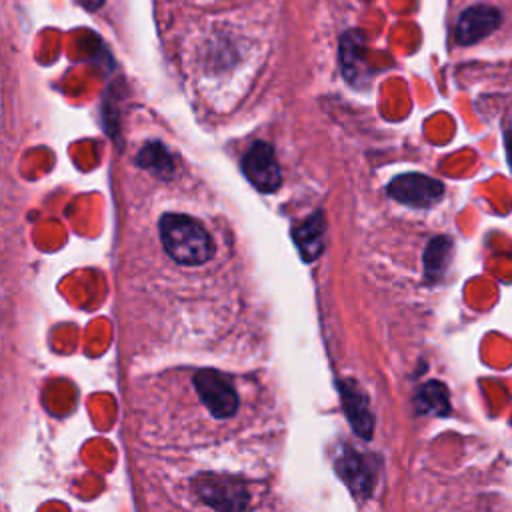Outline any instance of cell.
I'll return each instance as SVG.
<instances>
[{
  "label": "cell",
  "mask_w": 512,
  "mask_h": 512,
  "mask_svg": "<svg viewBox=\"0 0 512 512\" xmlns=\"http://www.w3.org/2000/svg\"><path fill=\"white\" fill-rule=\"evenodd\" d=\"M324 238V216L322 212H314L304 224L294 230V240L306 260H314L322 252Z\"/></svg>",
  "instance_id": "8"
},
{
  "label": "cell",
  "mask_w": 512,
  "mask_h": 512,
  "mask_svg": "<svg viewBox=\"0 0 512 512\" xmlns=\"http://www.w3.org/2000/svg\"><path fill=\"white\" fill-rule=\"evenodd\" d=\"M502 24V12L492 4H474L460 12L454 26V40L470 46L490 36Z\"/></svg>",
  "instance_id": "6"
},
{
  "label": "cell",
  "mask_w": 512,
  "mask_h": 512,
  "mask_svg": "<svg viewBox=\"0 0 512 512\" xmlns=\"http://www.w3.org/2000/svg\"><path fill=\"white\" fill-rule=\"evenodd\" d=\"M450 252H452V242L446 236H438L428 244L424 252V268L428 278H436L444 272Z\"/></svg>",
  "instance_id": "11"
},
{
  "label": "cell",
  "mask_w": 512,
  "mask_h": 512,
  "mask_svg": "<svg viewBox=\"0 0 512 512\" xmlns=\"http://www.w3.org/2000/svg\"><path fill=\"white\" fill-rule=\"evenodd\" d=\"M82 4L88 8V10H96L104 4V0H82Z\"/></svg>",
  "instance_id": "13"
},
{
  "label": "cell",
  "mask_w": 512,
  "mask_h": 512,
  "mask_svg": "<svg viewBox=\"0 0 512 512\" xmlns=\"http://www.w3.org/2000/svg\"><path fill=\"white\" fill-rule=\"evenodd\" d=\"M160 240L170 258L180 264H204L214 256V242L206 228L184 214L160 218Z\"/></svg>",
  "instance_id": "1"
},
{
  "label": "cell",
  "mask_w": 512,
  "mask_h": 512,
  "mask_svg": "<svg viewBox=\"0 0 512 512\" xmlns=\"http://www.w3.org/2000/svg\"><path fill=\"white\" fill-rule=\"evenodd\" d=\"M338 470H340V476L354 488H368L370 482H368V472H366V466L364 462L360 460L358 454H348L344 456L340 462H338Z\"/></svg>",
  "instance_id": "12"
},
{
  "label": "cell",
  "mask_w": 512,
  "mask_h": 512,
  "mask_svg": "<svg viewBox=\"0 0 512 512\" xmlns=\"http://www.w3.org/2000/svg\"><path fill=\"white\" fill-rule=\"evenodd\" d=\"M196 492L218 512H244L248 504L246 486L232 476L204 474L196 480Z\"/></svg>",
  "instance_id": "3"
},
{
  "label": "cell",
  "mask_w": 512,
  "mask_h": 512,
  "mask_svg": "<svg viewBox=\"0 0 512 512\" xmlns=\"http://www.w3.org/2000/svg\"><path fill=\"white\" fill-rule=\"evenodd\" d=\"M194 388L214 418H228L238 408V394L232 380L218 370H198Z\"/></svg>",
  "instance_id": "2"
},
{
  "label": "cell",
  "mask_w": 512,
  "mask_h": 512,
  "mask_svg": "<svg viewBox=\"0 0 512 512\" xmlns=\"http://www.w3.org/2000/svg\"><path fill=\"white\" fill-rule=\"evenodd\" d=\"M136 164L154 172L156 176L168 178L174 172L172 156L160 142H148L136 156Z\"/></svg>",
  "instance_id": "9"
},
{
  "label": "cell",
  "mask_w": 512,
  "mask_h": 512,
  "mask_svg": "<svg viewBox=\"0 0 512 512\" xmlns=\"http://www.w3.org/2000/svg\"><path fill=\"white\" fill-rule=\"evenodd\" d=\"M242 172L260 192H274L280 182V166L268 142H254L242 158Z\"/></svg>",
  "instance_id": "5"
},
{
  "label": "cell",
  "mask_w": 512,
  "mask_h": 512,
  "mask_svg": "<svg viewBox=\"0 0 512 512\" xmlns=\"http://www.w3.org/2000/svg\"><path fill=\"white\" fill-rule=\"evenodd\" d=\"M418 412L426 414H448L450 412V398L448 390L440 382H428L418 390L416 396Z\"/></svg>",
  "instance_id": "10"
},
{
  "label": "cell",
  "mask_w": 512,
  "mask_h": 512,
  "mask_svg": "<svg viewBox=\"0 0 512 512\" xmlns=\"http://www.w3.org/2000/svg\"><path fill=\"white\" fill-rule=\"evenodd\" d=\"M386 192L390 198H394L400 204L414 206V208H428L444 196V184L426 174L408 172L390 180V184L386 186Z\"/></svg>",
  "instance_id": "4"
},
{
  "label": "cell",
  "mask_w": 512,
  "mask_h": 512,
  "mask_svg": "<svg viewBox=\"0 0 512 512\" xmlns=\"http://www.w3.org/2000/svg\"><path fill=\"white\" fill-rule=\"evenodd\" d=\"M342 388V404L348 420L352 422L356 434L370 438L372 436V416L368 410V400L354 384H340Z\"/></svg>",
  "instance_id": "7"
}]
</instances>
